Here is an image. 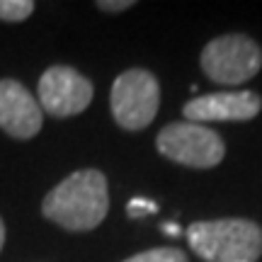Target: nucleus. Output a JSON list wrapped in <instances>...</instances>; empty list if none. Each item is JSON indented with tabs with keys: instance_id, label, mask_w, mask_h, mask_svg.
<instances>
[{
	"instance_id": "1",
	"label": "nucleus",
	"mask_w": 262,
	"mask_h": 262,
	"mask_svg": "<svg viewBox=\"0 0 262 262\" xmlns=\"http://www.w3.org/2000/svg\"><path fill=\"white\" fill-rule=\"evenodd\" d=\"M107 211H110L107 178L95 168L71 172L41 202V214L51 224L73 233L97 228L104 221Z\"/></svg>"
},
{
	"instance_id": "2",
	"label": "nucleus",
	"mask_w": 262,
	"mask_h": 262,
	"mask_svg": "<svg viewBox=\"0 0 262 262\" xmlns=\"http://www.w3.org/2000/svg\"><path fill=\"white\" fill-rule=\"evenodd\" d=\"M187 241L206 262H255L262 255V228L248 219L194 221Z\"/></svg>"
},
{
	"instance_id": "3",
	"label": "nucleus",
	"mask_w": 262,
	"mask_h": 262,
	"mask_svg": "<svg viewBox=\"0 0 262 262\" xmlns=\"http://www.w3.org/2000/svg\"><path fill=\"white\" fill-rule=\"evenodd\" d=\"M160 104V85L146 68H129L117 75L110 93V110L114 122L126 131L146 129Z\"/></svg>"
},
{
	"instance_id": "4",
	"label": "nucleus",
	"mask_w": 262,
	"mask_h": 262,
	"mask_svg": "<svg viewBox=\"0 0 262 262\" xmlns=\"http://www.w3.org/2000/svg\"><path fill=\"white\" fill-rule=\"evenodd\" d=\"M156 148L160 156L178 165L187 168H214L226 156V146L221 136L209 126L194 122H172L163 126L156 139Z\"/></svg>"
},
{
	"instance_id": "5",
	"label": "nucleus",
	"mask_w": 262,
	"mask_h": 262,
	"mask_svg": "<svg viewBox=\"0 0 262 262\" xmlns=\"http://www.w3.org/2000/svg\"><path fill=\"white\" fill-rule=\"evenodd\" d=\"M199 63L209 80L219 85H241L257 75L262 51L245 34H224L206 44Z\"/></svg>"
},
{
	"instance_id": "6",
	"label": "nucleus",
	"mask_w": 262,
	"mask_h": 262,
	"mask_svg": "<svg viewBox=\"0 0 262 262\" xmlns=\"http://www.w3.org/2000/svg\"><path fill=\"white\" fill-rule=\"evenodd\" d=\"M93 95V83L71 66H51L39 78V107L56 119L85 112Z\"/></svg>"
},
{
	"instance_id": "7",
	"label": "nucleus",
	"mask_w": 262,
	"mask_h": 262,
	"mask_svg": "<svg viewBox=\"0 0 262 262\" xmlns=\"http://www.w3.org/2000/svg\"><path fill=\"white\" fill-rule=\"evenodd\" d=\"M44 124L39 100L15 78L0 80V129L8 136L27 141L37 136Z\"/></svg>"
},
{
	"instance_id": "8",
	"label": "nucleus",
	"mask_w": 262,
	"mask_h": 262,
	"mask_svg": "<svg viewBox=\"0 0 262 262\" xmlns=\"http://www.w3.org/2000/svg\"><path fill=\"white\" fill-rule=\"evenodd\" d=\"M262 100L257 93L238 90V93H211L199 95L182 107L185 122H248L257 117Z\"/></svg>"
},
{
	"instance_id": "9",
	"label": "nucleus",
	"mask_w": 262,
	"mask_h": 262,
	"mask_svg": "<svg viewBox=\"0 0 262 262\" xmlns=\"http://www.w3.org/2000/svg\"><path fill=\"white\" fill-rule=\"evenodd\" d=\"M122 262H189L180 248H150L139 255H131Z\"/></svg>"
},
{
	"instance_id": "10",
	"label": "nucleus",
	"mask_w": 262,
	"mask_h": 262,
	"mask_svg": "<svg viewBox=\"0 0 262 262\" xmlns=\"http://www.w3.org/2000/svg\"><path fill=\"white\" fill-rule=\"evenodd\" d=\"M34 12L32 0H0V19L3 22H22Z\"/></svg>"
},
{
	"instance_id": "11",
	"label": "nucleus",
	"mask_w": 262,
	"mask_h": 262,
	"mask_svg": "<svg viewBox=\"0 0 262 262\" xmlns=\"http://www.w3.org/2000/svg\"><path fill=\"white\" fill-rule=\"evenodd\" d=\"M156 209L158 206L153 204V202H148V199H131L129 206H126V214L131 219H143V216H148V214H156Z\"/></svg>"
},
{
	"instance_id": "12",
	"label": "nucleus",
	"mask_w": 262,
	"mask_h": 262,
	"mask_svg": "<svg viewBox=\"0 0 262 262\" xmlns=\"http://www.w3.org/2000/svg\"><path fill=\"white\" fill-rule=\"evenodd\" d=\"M97 8L104 10V12H122V10L134 8V0H117V3H110V0H100Z\"/></svg>"
},
{
	"instance_id": "13",
	"label": "nucleus",
	"mask_w": 262,
	"mask_h": 262,
	"mask_svg": "<svg viewBox=\"0 0 262 262\" xmlns=\"http://www.w3.org/2000/svg\"><path fill=\"white\" fill-rule=\"evenodd\" d=\"M3 245H5V224L0 219V253H3Z\"/></svg>"
},
{
	"instance_id": "14",
	"label": "nucleus",
	"mask_w": 262,
	"mask_h": 262,
	"mask_svg": "<svg viewBox=\"0 0 262 262\" xmlns=\"http://www.w3.org/2000/svg\"><path fill=\"white\" fill-rule=\"evenodd\" d=\"M165 233H170V235H178V233H180V228H178V226H165Z\"/></svg>"
}]
</instances>
